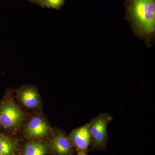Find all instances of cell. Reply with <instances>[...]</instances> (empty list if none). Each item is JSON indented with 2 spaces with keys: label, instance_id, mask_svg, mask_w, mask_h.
Listing matches in <instances>:
<instances>
[{
  "label": "cell",
  "instance_id": "6da1fadb",
  "mask_svg": "<svg viewBox=\"0 0 155 155\" xmlns=\"http://www.w3.org/2000/svg\"><path fill=\"white\" fill-rule=\"evenodd\" d=\"M128 10L140 33L144 35L155 30V0H129Z\"/></svg>",
  "mask_w": 155,
  "mask_h": 155
},
{
  "label": "cell",
  "instance_id": "7a4b0ae2",
  "mask_svg": "<svg viewBox=\"0 0 155 155\" xmlns=\"http://www.w3.org/2000/svg\"><path fill=\"white\" fill-rule=\"evenodd\" d=\"M25 113L9 93L0 102V128L12 134L23 127Z\"/></svg>",
  "mask_w": 155,
  "mask_h": 155
},
{
  "label": "cell",
  "instance_id": "3957f363",
  "mask_svg": "<svg viewBox=\"0 0 155 155\" xmlns=\"http://www.w3.org/2000/svg\"><path fill=\"white\" fill-rule=\"evenodd\" d=\"M113 119L110 114L102 113L91 119L88 123L91 144L94 149L101 150L106 149L108 140L107 127Z\"/></svg>",
  "mask_w": 155,
  "mask_h": 155
},
{
  "label": "cell",
  "instance_id": "277c9868",
  "mask_svg": "<svg viewBox=\"0 0 155 155\" xmlns=\"http://www.w3.org/2000/svg\"><path fill=\"white\" fill-rule=\"evenodd\" d=\"M22 127L23 134L28 140H44L53 132L46 118L40 113L30 117Z\"/></svg>",
  "mask_w": 155,
  "mask_h": 155
},
{
  "label": "cell",
  "instance_id": "5b68a950",
  "mask_svg": "<svg viewBox=\"0 0 155 155\" xmlns=\"http://www.w3.org/2000/svg\"><path fill=\"white\" fill-rule=\"evenodd\" d=\"M48 144L50 152L54 155H74L72 142L61 129L53 130Z\"/></svg>",
  "mask_w": 155,
  "mask_h": 155
},
{
  "label": "cell",
  "instance_id": "8992f818",
  "mask_svg": "<svg viewBox=\"0 0 155 155\" xmlns=\"http://www.w3.org/2000/svg\"><path fill=\"white\" fill-rule=\"evenodd\" d=\"M17 101L23 107L31 110H39L42 107L41 98L37 88L33 85H25L16 92Z\"/></svg>",
  "mask_w": 155,
  "mask_h": 155
},
{
  "label": "cell",
  "instance_id": "52a82bcc",
  "mask_svg": "<svg viewBox=\"0 0 155 155\" xmlns=\"http://www.w3.org/2000/svg\"><path fill=\"white\" fill-rule=\"evenodd\" d=\"M67 137L72 142L77 153L87 154L89 147L91 143L88 123L72 130Z\"/></svg>",
  "mask_w": 155,
  "mask_h": 155
},
{
  "label": "cell",
  "instance_id": "ba28073f",
  "mask_svg": "<svg viewBox=\"0 0 155 155\" xmlns=\"http://www.w3.org/2000/svg\"><path fill=\"white\" fill-rule=\"evenodd\" d=\"M49 152L47 143L43 140H29L23 146L22 155H47Z\"/></svg>",
  "mask_w": 155,
  "mask_h": 155
},
{
  "label": "cell",
  "instance_id": "9c48e42d",
  "mask_svg": "<svg viewBox=\"0 0 155 155\" xmlns=\"http://www.w3.org/2000/svg\"><path fill=\"white\" fill-rule=\"evenodd\" d=\"M20 152L18 140L0 132V155H19Z\"/></svg>",
  "mask_w": 155,
  "mask_h": 155
},
{
  "label": "cell",
  "instance_id": "30bf717a",
  "mask_svg": "<svg viewBox=\"0 0 155 155\" xmlns=\"http://www.w3.org/2000/svg\"><path fill=\"white\" fill-rule=\"evenodd\" d=\"M64 2V0H44L42 7L58 10L61 8Z\"/></svg>",
  "mask_w": 155,
  "mask_h": 155
},
{
  "label": "cell",
  "instance_id": "8fae6325",
  "mask_svg": "<svg viewBox=\"0 0 155 155\" xmlns=\"http://www.w3.org/2000/svg\"><path fill=\"white\" fill-rule=\"evenodd\" d=\"M31 3H34L36 5L42 7L44 0H28Z\"/></svg>",
  "mask_w": 155,
  "mask_h": 155
},
{
  "label": "cell",
  "instance_id": "7c38bea8",
  "mask_svg": "<svg viewBox=\"0 0 155 155\" xmlns=\"http://www.w3.org/2000/svg\"><path fill=\"white\" fill-rule=\"evenodd\" d=\"M77 155H87L86 154L84 153H77Z\"/></svg>",
  "mask_w": 155,
  "mask_h": 155
}]
</instances>
